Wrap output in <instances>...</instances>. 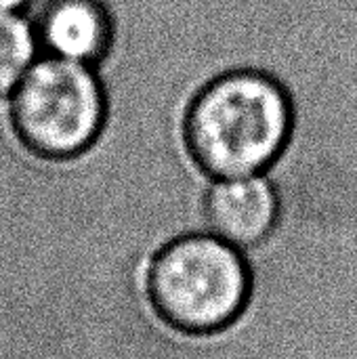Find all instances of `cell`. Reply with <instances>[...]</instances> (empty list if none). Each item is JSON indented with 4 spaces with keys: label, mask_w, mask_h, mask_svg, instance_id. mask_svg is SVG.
<instances>
[{
    "label": "cell",
    "mask_w": 357,
    "mask_h": 359,
    "mask_svg": "<svg viewBox=\"0 0 357 359\" xmlns=\"http://www.w3.org/2000/svg\"><path fill=\"white\" fill-rule=\"evenodd\" d=\"M295 128L288 88L257 67L229 69L206 82L185 116V143L210 179L269 172L286 151Z\"/></svg>",
    "instance_id": "1"
},
{
    "label": "cell",
    "mask_w": 357,
    "mask_h": 359,
    "mask_svg": "<svg viewBox=\"0 0 357 359\" xmlns=\"http://www.w3.org/2000/svg\"><path fill=\"white\" fill-rule=\"evenodd\" d=\"M154 316L185 337H213L248 309L252 271L244 252L213 231L181 233L162 244L145 269Z\"/></svg>",
    "instance_id": "2"
},
{
    "label": "cell",
    "mask_w": 357,
    "mask_h": 359,
    "mask_svg": "<svg viewBox=\"0 0 357 359\" xmlns=\"http://www.w3.org/2000/svg\"><path fill=\"white\" fill-rule=\"evenodd\" d=\"M19 141L46 160H69L95 145L107 97L95 65L40 55L8 97Z\"/></svg>",
    "instance_id": "3"
},
{
    "label": "cell",
    "mask_w": 357,
    "mask_h": 359,
    "mask_svg": "<svg viewBox=\"0 0 357 359\" xmlns=\"http://www.w3.org/2000/svg\"><path fill=\"white\" fill-rule=\"evenodd\" d=\"M282 191L269 172L219 179L202 198L208 229L231 246L246 250L263 244L282 219Z\"/></svg>",
    "instance_id": "4"
},
{
    "label": "cell",
    "mask_w": 357,
    "mask_h": 359,
    "mask_svg": "<svg viewBox=\"0 0 357 359\" xmlns=\"http://www.w3.org/2000/svg\"><path fill=\"white\" fill-rule=\"evenodd\" d=\"M40 55L99 65L114 40V19L103 0H34Z\"/></svg>",
    "instance_id": "5"
},
{
    "label": "cell",
    "mask_w": 357,
    "mask_h": 359,
    "mask_svg": "<svg viewBox=\"0 0 357 359\" xmlns=\"http://www.w3.org/2000/svg\"><path fill=\"white\" fill-rule=\"evenodd\" d=\"M40 57L34 21L27 13H0V99H8Z\"/></svg>",
    "instance_id": "6"
},
{
    "label": "cell",
    "mask_w": 357,
    "mask_h": 359,
    "mask_svg": "<svg viewBox=\"0 0 357 359\" xmlns=\"http://www.w3.org/2000/svg\"><path fill=\"white\" fill-rule=\"evenodd\" d=\"M34 0H0V13H27Z\"/></svg>",
    "instance_id": "7"
},
{
    "label": "cell",
    "mask_w": 357,
    "mask_h": 359,
    "mask_svg": "<svg viewBox=\"0 0 357 359\" xmlns=\"http://www.w3.org/2000/svg\"><path fill=\"white\" fill-rule=\"evenodd\" d=\"M303 17H305V0H303ZM303 17H301V27H303ZM301 27H299V34H301ZM299 34H297V38H299ZM295 42H297V40H295ZM295 42H292V46H295ZM292 46H290V48H292ZM288 53H290V50H288ZM282 63H284V61H282ZM278 69H280V67H278Z\"/></svg>",
    "instance_id": "8"
}]
</instances>
